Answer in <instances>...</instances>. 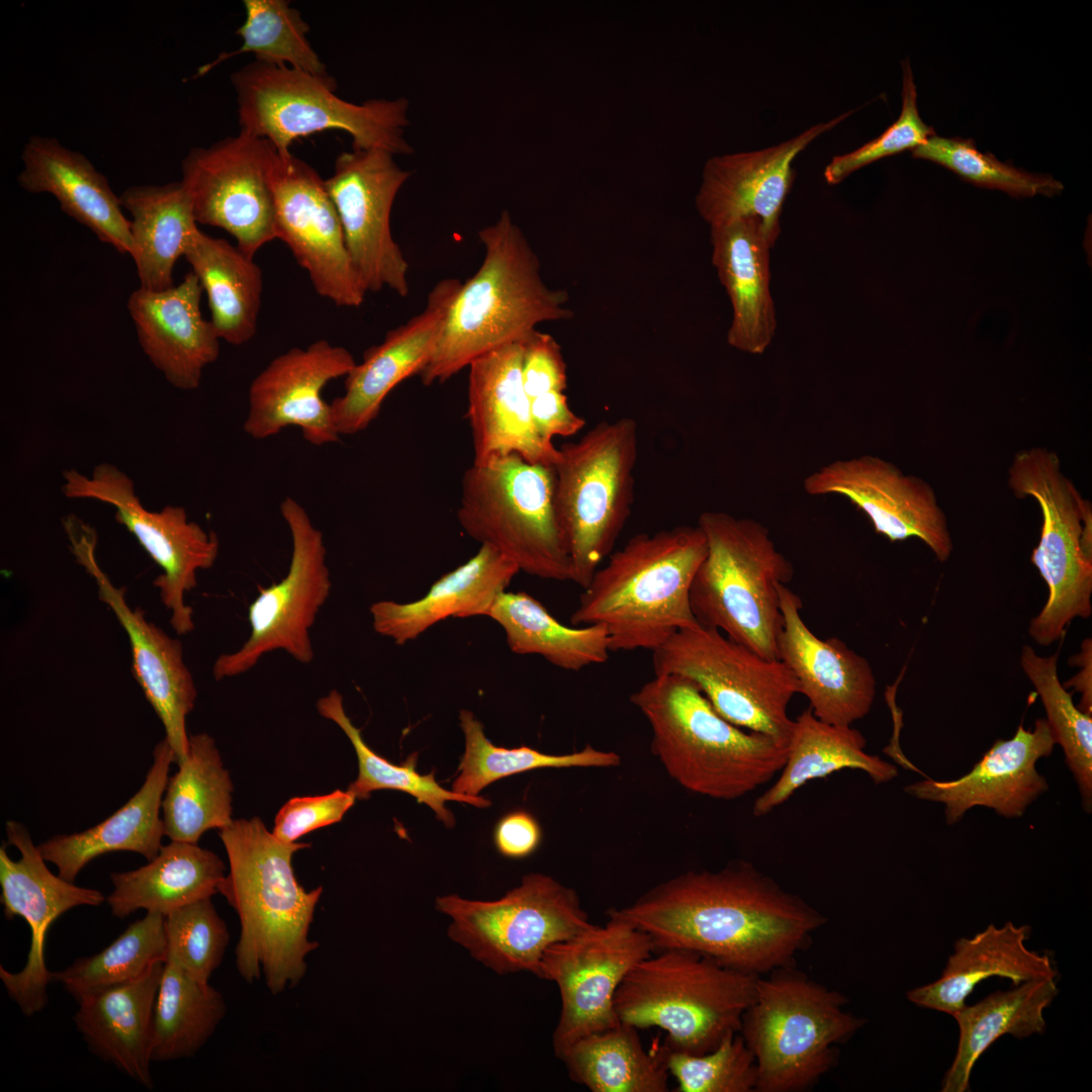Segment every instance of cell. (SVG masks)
<instances>
[{"mask_svg": "<svg viewBox=\"0 0 1092 1092\" xmlns=\"http://www.w3.org/2000/svg\"><path fill=\"white\" fill-rule=\"evenodd\" d=\"M608 915L651 938L654 951L681 948L724 967L763 976L795 966L827 918L745 860L689 871Z\"/></svg>", "mask_w": 1092, "mask_h": 1092, "instance_id": "cell-1", "label": "cell"}, {"mask_svg": "<svg viewBox=\"0 0 1092 1092\" xmlns=\"http://www.w3.org/2000/svg\"><path fill=\"white\" fill-rule=\"evenodd\" d=\"M218 835L230 866L218 893L240 921L237 970L247 983L263 976L281 994L301 982L320 946L308 935L323 887L306 891L292 868L293 854L309 844L279 840L258 817L234 820Z\"/></svg>", "mask_w": 1092, "mask_h": 1092, "instance_id": "cell-2", "label": "cell"}, {"mask_svg": "<svg viewBox=\"0 0 1092 1092\" xmlns=\"http://www.w3.org/2000/svg\"><path fill=\"white\" fill-rule=\"evenodd\" d=\"M478 237L483 261L451 303L436 349L419 374L426 386L448 380L492 350L525 341L542 323L572 316L567 293L545 284L536 254L507 210Z\"/></svg>", "mask_w": 1092, "mask_h": 1092, "instance_id": "cell-3", "label": "cell"}, {"mask_svg": "<svg viewBox=\"0 0 1092 1092\" xmlns=\"http://www.w3.org/2000/svg\"><path fill=\"white\" fill-rule=\"evenodd\" d=\"M706 554L698 525L637 534L597 569L570 622L603 625L611 651H653L698 623L691 588Z\"/></svg>", "mask_w": 1092, "mask_h": 1092, "instance_id": "cell-4", "label": "cell"}, {"mask_svg": "<svg viewBox=\"0 0 1092 1092\" xmlns=\"http://www.w3.org/2000/svg\"><path fill=\"white\" fill-rule=\"evenodd\" d=\"M630 701L650 726L653 755L689 792L739 799L772 780L786 762L789 744L730 723L679 675L654 674Z\"/></svg>", "mask_w": 1092, "mask_h": 1092, "instance_id": "cell-5", "label": "cell"}, {"mask_svg": "<svg viewBox=\"0 0 1092 1092\" xmlns=\"http://www.w3.org/2000/svg\"><path fill=\"white\" fill-rule=\"evenodd\" d=\"M240 131L269 141L281 155L298 139L329 129L347 132L355 150L413 152L404 138L408 101L353 103L336 94L337 82L283 65L254 61L231 76Z\"/></svg>", "mask_w": 1092, "mask_h": 1092, "instance_id": "cell-6", "label": "cell"}, {"mask_svg": "<svg viewBox=\"0 0 1092 1092\" xmlns=\"http://www.w3.org/2000/svg\"><path fill=\"white\" fill-rule=\"evenodd\" d=\"M758 978L696 951L656 950L626 975L614 1007L621 1022L665 1031L664 1048L702 1055L740 1032Z\"/></svg>", "mask_w": 1092, "mask_h": 1092, "instance_id": "cell-7", "label": "cell"}, {"mask_svg": "<svg viewBox=\"0 0 1092 1092\" xmlns=\"http://www.w3.org/2000/svg\"><path fill=\"white\" fill-rule=\"evenodd\" d=\"M698 526L707 554L691 588L698 623L715 628L762 657L778 659L784 619L779 585L795 571L769 531L750 518L705 512Z\"/></svg>", "mask_w": 1092, "mask_h": 1092, "instance_id": "cell-8", "label": "cell"}, {"mask_svg": "<svg viewBox=\"0 0 1092 1092\" xmlns=\"http://www.w3.org/2000/svg\"><path fill=\"white\" fill-rule=\"evenodd\" d=\"M846 1004L795 966L760 976L740 1028L755 1058L756 1092L804 1091L829 1072L838 1046L866 1024Z\"/></svg>", "mask_w": 1092, "mask_h": 1092, "instance_id": "cell-9", "label": "cell"}, {"mask_svg": "<svg viewBox=\"0 0 1092 1092\" xmlns=\"http://www.w3.org/2000/svg\"><path fill=\"white\" fill-rule=\"evenodd\" d=\"M457 519L463 531L544 579L571 580L572 565L555 507L553 465L518 454L466 469Z\"/></svg>", "mask_w": 1092, "mask_h": 1092, "instance_id": "cell-10", "label": "cell"}, {"mask_svg": "<svg viewBox=\"0 0 1092 1092\" xmlns=\"http://www.w3.org/2000/svg\"><path fill=\"white\" fill-rule=\"evenodd\" d=\"M555 507L572 565L571 581L584 588L612 553L633 504L638 455L631 418L602 421L558 449Z\"/></svg>", "mask_w": 1092, "mask_h": 1092, "instance_id": "cell-11", "label": "cell"}, {"mask_svg": "<svg viewBox=\"0 0 1092 1092\" xmlns=\"http://www.w3.org/2000/svg\"><path fill=\"white\" fill-rule=\"evenodd\" d=\"M1015 496L1033 497L1042 513V527L1030 561L1048 585V600L1030 621L1028 633L1037 644L1059 640L1075 618L1091 616L1092 510L1062 472L1054 451L1041 447L1015 454L1008 470Z\"/></svg>", "mask_w": 1092, "mask_h": 1092, "instance_id": "cell-12", "label": "cell"}, {"mask_svg": "<svg viewBox=\"0 0 1092 1092\" xmlns=\"http://www.w3.org/2000/svg\"><path fill=\"white\" fill-rule=\"evenodd\" d=\"M436 909L450 919L448 937L498 975L536 976L548 947L593 924L573 889L538 873L497 900L451 894L438 897Z\"/></svg>", "mask_w": 1092, "mask_h": 1092, "instance_id": "cell-13", "label": "cell"}, {"mask_svg": "<svg viewBox=\"0 0 1092 1092\" xmlns=\"http://www.w3.org/2000/svg\"><path fill=\"white\" fill-rule=\"evenodd\" d=\"M652 664L654 674L691 680L730 723L789 744L794 720L788 709L800 688L781 660L697 623L653 650Z\"/></svg>", "mask_w": 1092, "mask_h": 1092, "instance_id": "cell-14", "label": "cell"}, {"mask_svg": "<svg viewBox=\"0 0 1092 1092\" xmlns=\"http://www.w3.org/2000/svg\"><path fill=\"white\" fill-rule=\"evenodd\" d=\"M61 489L71 499H94L113 507L116 521L162 569L153 584L171 612L172 628L180 635L191 632L193 611L185 603V595L197 585V571L214 564L219 549L216 534L189 521L182 507L149 511L140 500L132 479L110 463L96 465L90 475L74 468L65 470Z\"/></svg>", "mask_w": 1092, "mask_h": 1092, "instance_id": "cell-15", "label": "cell"}, {"mask_svg": "<svg viewBox=\"0 0 1092 1092\" xmlns=\"http://www.w3.org/2000/svg\"><path fill=\"white\" fill-rule=\"evenodd\" d=\"M280 513L292 539L289 569L279 582L261 587L249 606L250 636L237 651L215 659L212 673L217 680L249 671L275 650L304 664L314 657L309 630L332 587L324 535L291 496L281 502Z\"/></svg>", "mask_w": 1092, "mask_h": 1092, "instance_id": "cell-16", "label": "cell"}, {"mask_svg": "<svg viewBox=\"0 0 1092 1092\" xmlns=\"http://www.w3.org/2000/svg\"><path fill=\"white\" fill-rule=\"evenodd\" d=\"M604 925L592 924L552 944L544 952L536 976L554 982L561 1011L553 1032L555 1055L574 1040L617 1026L616 992L626 975L654 947L645 932L608 915Z\"/></svg>", "mask_w": 1092, "mask_h": 1092, "instance_id": "cell-17", "label": "cell"}, {"mask_svg": "<svg viewBox=\"0 0 1092 1092\" xmlns=\"http://www.w3.org/2000/svg\"><path fill=\"white\" fill-rule=\"evenodd\" d=\"M276 153L269 141L240 131L192 148L181 163L197 223L222 229L253 258L277 239L269 181Z\"/></svg>", "mask_w": 1092, "mask_h": 1092, "instance_id": "cell-18", "label": "cell"}, {"mask_svg": "<svg viewBox=\"0 0 1092 1092\" xmlns=\"http://www.w3.org/2000/svg\"><path fill=\"white\" fill-rule=\"evenodd\" d=\"M381 150L341 153L326 179L351 262L366 292L389 288L408 294V263L390 230L397 192L411 177Z\"/></svg>", "mask_w": 1092, "mask_h": 1092, "instance_id": "cell-19", "label": "cell"}, {"mask_svg": "<svg viewBox=\"0 0 1092 1092\" xmlns=\"http://www.w3.org/2000/svg\"><path fill=\"white\" fill-rule=\"evenodd\" d=\"M277 239L289 247L318 295L358 307L366 291L351 262L325 180L291 153L275 154L269 171Z\"/></svg>", "mask_w": 1092, "mask_h": 1092, "instance_id": "cell-20", "label": "cell"}, {"mask_svg": "<svg viewBox=\"0 0 1092 1092\" xmlns=\"http://www.w3.org/2000/svg\"><path fill=\"white\" fill-rule=\"evenodd\" d=\"M63 526L76 561L94 578L99 599L113 612L128 636L132 673L164 726L165 739L178 765L188 755L186 717L197 697L192 674L183 658L182 643L148 621L140 608L129 607L124 588L116 587L97 561V534L92 526L74 515L64 518Z\"/></svg>", "mask_w": 1092, "mask_h": 1092, "instance_id": "cell-21", "label": "cell"}, {"mask_svg": "<svg viewBox=\"0 0 1092 1092\" xmlns=\"http://www.w3.org/2000/svg\"><path fill=\"white\" fill-rule=\"evenodd\" d=\"M8 843L20 852L12 859L6 844L0 847V902L7 919L23 918L30 930L27 960L17 973L0 967V979L10 999L26 1016L42 1010L48 1001V986L53 982L44 959V945L51 925L67 911L78 906H99L103 894L54 875L46 866L28 829L8 820L5 825Z\"/></svg>", "mask_w": 1092, "mask_h": 1092, "instance_id": "cell-22", "label": "cell"}, {"mask_svg": "<svg viewBox=\"0 0 1092 1092\" xmlns=\"http://www.w3.org/2000/svg\"><path fill=\"white\" fill-rule=\"evenodd\" d=\"M803 488L814 496L847 498L869 518L876 533L891 542L918 538L938 561L951 555V535L933 488L883 458L861 455L834 460L809 474Z\"/></svg>", "mask_w": 1092, "mask_h": 1092, "instance_id": "cell-23", "label": "cell"}, {"mask_svg": "<svg viewBox=\"0 0 1092 1092\" xmlns=\"http://www.w3.org/2000/svg\"><path fill=\"white\" fill-rule=\"evenodd\" d=\"M356 364L350 351L327 340L278 355L250 384L245 432L261 440L295 426L312 445L339 441L331 403L323 398V390Z\"/></svg>", "mask_w": 1092, "mask_h": 1092, "instance_id": "cell-24", "label": "cell"}, {"mask_svg": "<svg viewBox=\"0 0 1092 1092\" xmlns=\"http://www.w3.org/2000/svg\"><path fill=\"white\" fill-rule=\"evenodd\" d=\"M851 114L847 111L810 126L781 144L756 151L714 156L707 160L696 195L700 216L711 225L740 217L760 220L776 243L781 214L795 179L793 162L815 139Z\"/></svg>", "mask_w": 1092, "mask_h": 1092, "instance_id": "cell-25", "label": "cell"}, {"mask_svg": "<svg viewBox=\"0 0 1092 1092\" xmlns=\"http://www.w3.org/2000/svg\"><path fill=\"white\" fill-rule=\"evenodd\" d=\"M784 625L778 659L795 675L809 709L821 721L851 726L866 717L876 696V677L869 661L837 637L820 638L801 616L802 602L779 585Z\"/></svg>", "mask_w": 1092, "mask_h": 1092, "instance_id": "cell-26", "label": "cell"}, {"mask_svg": "<svg viewBox=\"0 0 1092 1092\" xmlns=\"http://www.w3.org/2000/svg\"><path fill=\"white\" fill-rule=\"evenodd\" d=\"M1055 744L1045 719H1037L1032 730L1020 724L1013 737L996 740L965 776L950 781L927 778L906 786L905 792L943 804L948 825L962 820L974 807L993 809L1008 819L1019 818L1049 790L1035 764L1052 754Z\"/></svg>", "mask_w": 1092, "mask_h": 1092, "instance_id": "cell-27", "label": "cell"}, {"mask_svg": "<svg viewBox=\"0 0 1092 1092\" xmlns=\"http://www.w3.org/2000/svg\"><path fill=\"white\" fill-rule=\"evenodd\" d=\"M460 286L461 282L455 278L439 281L420 313L388 331L380 344L364 352L362 362L345 376L344 393L330 402L340 436L367 429L391 390L422 372L436 349Z\"/></svg>", "mask_w": 1092, "mask_h": 1092, "instance_id": "cell-28", "label": "cell"}, {"mask_svg": "<svg viewBox=\"0 0 1092 1092\" xmlns=\"http://www.w3.org/2000/svg\"><path fill=\"white\" fill-rule=\"evenodd\" d=\"M523 342L492 350L470 363L467 419L473 463L518 454L532 463L554 465L558 448L535 429L522 379Z\"/></svg>", "mask_w": 1092, "mask_h": 1092, "instance_id": "cell-29", "label": "cell"}, {"mask_svg": "<svg viewBox=\"0 0 1092 1092\" xmlns=\"http://www.w3.org/2000/svg\"><path fill=\"white\" fill-rule=\"evenodd\" d=\"M202 292L190 271L178 285L163 290L139 287L127 300L144 353L182 390L198 388L204 368L219 355L220 339L200 309Z\"/></svg>", "mask_w": 1092, "mask_h": 1092, "instance_id": "cell-30", "label": "cell"}, {"mask_svg": "<svg viewBox=\"0 0 1092 1092\" xmlns=\"http://www.w3.org/2000/svg\"><path fill=\"white\" fill-rule=\"evenodd\" d=\"M712 263L732 306L728 344L763 354L777 329L770 292V249L775 243L755 217L711 225Z\"/></svg>", "mask_w": 1092, "mask_h": 1092, "instance_id": "cell-31", "label": "cell"}, {"mask_svg": "<svg viewBox=\"0 0 1092 1092\" xmlns=\"http://www.w3.org/2000/svg\"><path fill=\"white\" fill-rule=\"evenodd\" d=\"M19 186L52 194L60 208L117 252L132 250L130 221L107 179L79 152L55 138L33 135L25 144Z\"/></svg>", "mask_w": 1092, "mask_h": 1092, "instance_id": "cell-32", "label": "cell"}, {"mask_svg": "<svg viewBox=\"0 0 1092 1092\" xmlns=\"http://www.w3.org/2000/svg\"><path fill=\"white\" fill-rule=\"evenodd\" d=\"M519 571L513 561L482 544L475 555L443 574L419 600L373 603L369 609L373 629L404 645L448 618L486 617Z\"/></svg>", "mask_w": 1092, "mask_h": 1092, "instance_id": "cell-33", "label": "cell"}, {"mask_svg": "<svg viewBox=\"0 0 1092 1092\" xmlns=\"http://www.w3.org/2000/svg\"><path fill=\"white\" fill-rule=\"evenodd\" d=\"M172 762L174 753L164 738L154 748L153 763L140 790L99 824L38 844L44 860L57 867L60 877L74 882L88 862L105 853L131 851L153 859L165 835L160 810Z\"/></svg>", "mask_w": 1092, "mask_h": 1092, "instance_id": "cell-34", "label": "cell"}, {"mask_svg": "<svg viewBox=\"0 0 1092 1092\" xmlns=\"http://www.w3.org/2000/svg\"><path fill=\"white\" fill-rule=\"evenodd\" d=\"M1029 934L1028 925L1008 921L1002 927L990 924L971 938H960L941 976L908 991V1000L952 1016L966 1005L975 987L988 978H1008L1015 985L1056 979L1058 972L1051 958L1026 947Z\"/></svg>", "mask_w": 1092, "mask_h": 1092, "instance_id": "cell-35", "label": "cell"}, {"mask_svg": "<svg viewBox=\"0 0 1092 1092\" xmlns=\"http://www.w3.org/2000/svg\"><path fill=\"white\" fill-rule=\"evenodd\" d=\"M164 965L82 999L74 1015L88 1049L148 1089L153 1088V1014Z\"/></svg>", "mask_w": 1092, "mask_h": 1092, "instance_id": "cell-36", "label": "cell"}, {"mask_svg": "<svg viewBox=\"0 0 1092 1092\" xmlns=\"http://www.w3.org/2000/svg\"><path fill=\"white\" fill-rule=\"evenodd\" d=\"M225 877L217 854L197 843L174 841L139 869L111 873L113 890L106 898L111 914L123 919L144 909L164 916L211 898Z\"/></svg>", "mask_w": 1092, "mask_h": 1092, "instance_id": "cell-37", "label": "cell"}, {"mask_svg": "<svg viewBox=\"0 0 1092 1092\" xmlns=\"http://www.w3.org/2000/svg\"><path fill=\"white\" fill-rule=\"evenodd\" d=\"M863 735L851 726L819 720L810 709L795 720L786 762L777 781L754 801L752 812L764 816L788 801L808 782L845 768L866 772L875 784L888 783L898 768L864 751Z\"/></svg>", "mask_w": 1092, "mask_h": 1092, "instance_id": "cell-38", "label": "cell"}, {"mask_svg": "<svg viewBox=\"0 0 1092 1092\" xmlns=\"http://www.w3.org/2000/svg\"><path fill=\"white\" fill-rule=\"evenodd\" d=\"M183 257L206 292L210 323L219 339L241 346L257 332L262 271L237 245L197 229Z\"/></svg>", "mask_w": 1092, "mask_h": 1092, "instance_id": "cell-39", "label": "cell"}, {"mask_svg": "<svg viewBox=\"0 0 1092 1092\" xmlns=\"http://www.w3.org/2000/svg\"><path fill=\"white\" fill-rule=\"evenodd\" d=\"M131 215L130 235L142 288L172 287L173 271L186 244L198 229L189 193L180 181L130 186L119 196Z\"/></svg>", "mask_w": 1092, "mask_h": 1092, "instance_id": "cell-40", "label": "cell"}, {"mask_svg": "<svg viewBox=\"0 0 1092 1092\" xmlns=\"http://www.w3.org/2000/svg\"><path fill=\"white\" fill-rule=\"evenodd\" d=\"M1059 993L1056 979L1022 982L1013 989L996 991L952 1016L959 1026L956 1057L941 1085L942 1092H965L972 1070L981 1055L999 1037L1023 1038L1042 1033L1043 1011Z\"/></svg>", "mask_w": 1092, "mask_h": 1092, "instance_id": "cell-41", "label": "cell"}, {"mask_svg": "<svg viewBox=\"0 0 1092 1092\" xmlns=\"http://www.w3.org/2000/svg\"><path fill=\"white\" fill-rule=\"evenodd\" d=\"M169 778L162 800L165 835L197 843L209 829H222L232 819L233 782L215 740L206 733L189 736L188 755Z\"/></svg>", "mask_w": 1092, "mask_h": 1092, "instance_id": "cell-42", "label": "cell"}, {"mask_svg": "<svg viewBox=\"0 0 1092 1092\" xmlns=\"http://www.w3.org/2000/svg\"><path fill=\"white\" fill-rule=\"evenodd\" d=\"M486 617L503 628L512 652L540 655L565 670L604 663L612 652L603 625L566 626L525 592H503Z\"/></svg>", "mask_w": 1092, "mask_h": 1092, "instance_id": "cell-43", "label": "cell"}, {"mask_svg": "<svg viewBox=\"0 0 1092 1092\" xmlns=\"http://www.w3.org/2000/svg\"><path fill=\"white\" fill-rule=\"evenodd\" d=\"M570 1079L593 1092H666L669 1073L657 1049L647 1052L638 1028L617 1026L582 1036L558 1055Z\"/></svg>", "mask_w": 1092, "mask_h": 1092, "instance_id": "cell-44", "label": "cell"}, {"mask_svg": "<svg viewBox=\"0 0 1092 1092\" xmlns=\"http://www.w3.org/2000/svg\"><path fill=\"white\" fill-rule=\"evenodd\" d=\"M225 1013V1001L215 988L165 963L153 1014L152 1061L194 1057Z\"/></svg>", "mask_w": 1092, "mask_h": 1092, "instance_id": "cell-45", "label": "cell"}, {"mask_svg": "<svg viewBox=\"0 0 1092 1092\" xmlns=\"http://www.w3.org/2000/svg\"><path fill=\"white\" fill-rule=\"evenodd\" d=\"M321 716L336 723L351 741L358 758L359 774L350 784L348 791L356 799H366L376 790H397L414 796L419 803L429 806L438 820L447 828L455 825L453 813L446 807V802L457 801L478 808L491 805L490 800L482 796H466L441 787L435 778V771L421 775L416 769L418 754L414 753L401 764H394L374 752L364 741L361 730L348 717L343 697L337 690L316 702Z\"/></svg>", "mask_w": 1092, "mask_h": 1092, "instance_id": "cell-46", "label": "cell"}, {"mask_svg": "<svg viewBox=\"0 0 1092 1092\" xmlns=\"http://www.w3.org/2000/svg\"><path fill=\"white\" fill-rule=\"evenodd\" d=\"M459 725L464 734L465 750L452 791L461 795L478 796L481 790L497 780L537 768H608L621 763V757L615 751L592 745L566 754H548L525 745L512 749L496 746L487 739L482 723L469 710L459 712Z\"/></svg>", "mask_w": 1092, "mask_h": 1092, "instance_id": "cell-47", "label": "cell"}, {"mask_svg": "<svg viewBox=\"0 0 1092 1092\" xmlns=\"http://www.w3.org/2000/svg\"><path fill=\"white\" fill-rule=\"evenodd\" d=\"M164 919L160 913L147 912L98 953L80 958L64 970L53 972V981L61 983L79 1002L142 977L155 964L166 961Z\"/></svg>", "mask_w": 1092, "mask_h": 1092, "instance_id": "cell-48", "label": "cell"}, {"mask_svg": "<svg viewBox=\"0 0 1092 1092\" xmlns=\"http://www.w3.org/2000/svg\"><path fill=\"white\" fill-rule=\"evenodd\" d=\"M246 18L236 33L242 46L223 52L197 69L195 78L207 74L218 64L242 54H253L256 61L283 65L316 75H326V66L310 44L308 23L286 0H245Z\"/></svg>", "mask_w": 1092, "mask_h": 1092, "instance_id": "cell-49", "label": "cell"}, {"mask_svg": "<svg viewBox=\"0 0 1092 1092\" xmlns=\"http://www.w3.org/2000/svg\"><path fill=\"white\" fill-rule=\"evenodd\" d=\"M1020 665L1039 695L1046 722L1056 744L1061 745L1065 762L1077 783L1082 805L1092 810V715L1075 706L1072 694L1058 674V653L1038 655L1032 647L1021 649Z\"/></svg>", "mask_w": 1092, "mask_h": 1092, "instance_id": "cell-50", "label": "cell"}, {"mask_svg": "<svg viewBox=\"0 0 1092 1092\" xmlns=\"http://www.w3.org/2000/svg\"><path fill=\"white\" fill-rule=\"evenodd\" d=\"M912 156L936 163L976 186L998 189L1017 198L1054 196L1064 189L1050 175L1028 173L980 152L971 139L933 134L912 150Z\"/></svg>", "mask_w": 1092, "mask_h": 1092, "instance_id": "cell-51", "label": "cell"}, {"mask_svg": "<svg viewBox=\"0 0 1092 1092\" xmlns=\"http://www.w3.org/2000/svg\"><path fill=\"white\" fill-rule=\"evenodd\" d=\"M676 1092H756L755 1058L740 1032L728 1034L715 1049L690 1055L657 1048Z\"/></svg>", "mask_w": 1092, "mask_h": 1092, "instance_id": "cell-52", "label": "cell"}, {"mask_svg": "<svg viewBox=\"0 0 1092 1092\" xmlns=\"http://www.w3.org/2000/svg\"><path fill=\"white\" fill-rule=\"evenodd\" d=\"M167 957L191 978L209 983L230 942V932L211 898L178 908L164 916Z\"/></svg>", "mask_w": 1092, "mask_h": 1092, "instance_id": "cell-53", "label": "cell"}, {"mask_svg": "<svg viewBox=\"0 0 1092 1092\" xmlns=\"http://www.w3.org/2000/svg\"><path fill=\"white\" fill-rule=\"evenodd\" d=\"M902 69V108L897 120L876 139L851 152L833 157L824 170L828 184H838L856 170L888 156L912 151L935 134L919 114L916 85L908 60L903 61Z\"/></svg>", "mask_w": 1092, "mask_h": 1092, "instance_id": "cell-54", "label": "cell"}, {"mask_svg": "<svg viewBox=\"0 0 1092 1092\" xmlns=\"http://www.w3.org/2000/svg\"><path fill=\"white\" fill-rule=\"evenodd\" d=\"M355 800L348 790L292 798L277 813L272 833L283 842L293 843L312 830L341 821Z\"/></svg>", "mask_w": 1092, "mask_h": 1092, "instance_id": "cell-55", "label": "cell"}, {"mask_svg": "<svg viewBox=\"0 0 1092 1092\" xmlns=\"http://www.w3.org/2000/svg\"><path fill=\"white\" fill-rule=\"evenodd\" d=\"M522 379L530 399L567 388L566 364L551 335L536 330L523 341Z\"/></svg>", "mask_w": 1092, "mask_h": 1092, "instance_id": "cell-56", "label": "cell"}, {"mask_svg": "<svg viewBox=\"0 0 1092 1092\" xmlns=\"http://www.w3.org/2000/svg\"><path fill=\"white\" fill-rule=\"evenodd\" d=\"M531 417L536 431L544 440L570 437L579 433L585 420L569 406L564 392L550 391L530 399Z\"/></svg>", "mask_w": 1092, "mask_h": 1092, "instance_id": "cell-57", "label": "cell"}, {"mask_svg": "<svg viewBox=\"0 0 1092 1092\" xmlns=\"http://www.w3.org/2000/svg\"><path fill=\"white\" fill-rule=\"evenodd\" d=\"M542 832L537 820L526 811L504 816L494 829V842L505 856L523 858L539 846Z\"/></svg>", "mask_w": 1092, "mask_h": 1092, "instance_id": "cell-58", "label": "cell"}, {"mask_svg": "<svg viewBox=\"0 0 1092 1092\" xmlns=\"http://www.w3.org/2000/svg\"><path fill=\"white\" fill-rule=\"evenodd\" d=\"M1070 664L1079 666L1078 673L1063 684L1065 689L1073 688L1081 694V703L1078 708L1092 715V641L1086 638L1081 646V651L1071 657Z\"/></svg>", "mask_w": 1092, "mask_h": 1092, "instance_id": "cell-59", "label": "cell"}]
</instances>
